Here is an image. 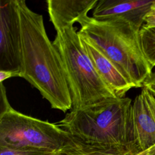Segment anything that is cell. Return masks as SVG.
<instances>
[{
    "label": "cell",
    "mask_w": 155,
    "mask_h": 155,
    "mask_svg": "<svg viewBox=\"0 0 155 155\" xmlns=\"http://www.w3.org/2000/svg\"><path fill=\"white\" fill-rule=\"evenodd\" d=\"M21 29L20 78L36 88L52 108L66 112L72 108L71 94L60 54L45 31L42 15L25 1L17 0Z\"/></svg>",
    "instance_id": "obj_1"
},
{
    "label": "cell",
    "mask_w": 155,
    "mask_h": 155,
    "mask_svg": "<svg viewBox=\"0 0 155 155\" xmlns=\"http://www.w3.org/2000/svg\"><path fill=\"white\" fill-rule=\"evenodd\" d=\"M131 99L126 97L108 99L82 109L71 110L57 124L82 143L128 147L138 151L131 141Z\"/></svg>",
    "instance_id": "obj_2"
},
{
    "label": "cell",
    "mask_w": 155,
    "mask_h": 155,
    "mask_svg": "<svg viewBox=\"0 0 155 155\" xmlns=\"http://www.w3.org/2000/svg\"><path fill=\"white\" fill-rule=\"evenodd\" d=\"M78 31L109 59L135 88L142 87L153 67L141 48L139 30L120 20H97L88 15L78 21Z\"/></svg>",
    "instance_id": "obj_3"
},
{
    "label": "cell",
    "mask_w": 155,
    "mask_h": 155,
    "mask_svg": "<svg viewBox=\"0 0 155 155\" xmlns=\"http://www.w3.org/2000/svg\"><path fill=\"white\" fill-rule=\"evenodd\" d=\"M53 43L58 49L71 94V110L117 98L96 73L77 31L70 25L58 31Z\"/></svg>",
    "instance_id": "obj_4"
},
{
    "label": "cell",
    "mask_w": 155,
    "mask_h": 155,
    "mask_svg": "<svg viewBox=\"0 0 155 155\" xmlns=\"http://www.w3.org/2000/svg\"><path fill=\"white\" fill-rule=\"evenodd\" d=\"M71 139L57 124L24 114L12 107L0 115V147L62 151Z\"/></svg>",
    "instance_id": "obj_5"
},
{
    "label": "cell",
    "mask_w": 155,
    "mask_h": 155,
    "mask_svg": "<svg viewBox=\"0 0 155 155\" xmlns=\"http://www.w3.org/2000/svg\"><path fill=\"white\" fill-rule=\"evenodd\" d=\"M21 29L17 0H0V70L20 77Z\"/></svg>",
    "instance_id": "obj_6"
},
{
    "label": "cell",
    "mask_w": 155,
    "mask_h": 155,
    "mask_svg": "<svg viewBox=\"0 0 155 155\" xmlns=\"http://www.w3.org/2000/svg\"><path fill=\"white\" fill-rule=\"evenodd\" d=\"M130 127L132 144L139 152L155 145V96L145 87L132 102Z\"/></svg>",
    "instance_id": "obj_7"
},
{
    "label": "cell",
    "mask_w": 155,
    "mask_h": 155,
    "mask_svg": "<svg viewBox=\"0 0 155 155\" xmlns=\"http://www.w3.org/2000/svg\"><path fill=\"white\" fill-rule=\"evenodd\" d=\"M154 3L155 0H98L92 17L101 21L123 20L140 30Z\"/></svg>",
    "instance_id": "obj_8"
},
{
    "label": "cell",
    "mask_w": 155,
    "mask_h": 155,
    "mask_svg": "<svg viewBox=\"0 0 155 155\" xmlns=\"http://www.w3.org/2000/svg\"><path fill=\"white\" fill-rule=\"evenodd\" d=\"M79 36L96 73L117 98L124 97L129 90L135 88L116 65L86 38L80 35Z\"/></svg>",
    "instance_id": "obj_9"
},
{
    "label": "cell",
    "mask_w": 155,
    "mask_h": 155,
    "mask_svg": "<svg viewBox=\"0 0 155 155\" xmlns=\"http://www.w3.org/2000/svg\"><path fill=\"white\" fill-rule=\"evenodd\" d=\"M98 0H47L50 20L56 31L78 22L81 18L87 16Z\"/></svg>",
    "instance_id": "obj_10"
},
{
    "label": "cell",
    "mask_w": 155,
    "mask_h": 155,
    "mask_svg": "<svg viewBox=\"0 0 155 155\" xmlns=\"http://www.w3.org/2000/svg\"><path fill=\"white\" fill-rule=\"evenodd\" d=\"M72 137V136H71ZM139 152L128 147H105L86 144L72 137L62 155H134Z\"/></svg>",
    "instance_id": "obj_11"
},
{
    "label": "cell",
    "mask_w": 155,
    "mask_h": 155,
    "mask_svg": "<svg viewBox=\"0 0 155 155\" xmlns=\"http://www.w3.org/2000/svg\"><path fill=\"white\" fill-rule=\"evenodd\" d=\"M139 35L143 53L153 68L155 66V27H142Z\"/></svg>",
    "instance_id": "obj_12"
},
{
    "label": "cell",
    "mask_w": 155,
    "mask_h": 155,
    "mask_svg": "<svg viewBox=\"0 0 155 155\" xmlns=\"http://www.w3.org/2000/svg\"><path fill=\"white\" fill-rule=\"evenodd\" d=\"M0 155H62V151L36 148H7L0 147Z\"/></svg>",
    "instance_id": "obj_13"
},
{
    "label": "cell",
    "mask_w": 155,
    "mask_h": 155,
    "mask_svg": "<svg viewBox=\"0 0 155 155\" xmlns=\"http://www.w3.org/2000/svg\"><path fill=\"white\" fill-rule=\"evenodd\" d=\"M0 115H1L12 107L7 99L6 90L3 82H0Z\"/></svg>",
    "instance_id": "obj_14"
},
{
    "label": "cell",
    "mask_w": 155,
    "mask_h": 155,
    "mask_svg": "<svg viewBox=\"0 0 155 155\" xmlns=\"http://www.w3.org/2000/svg\"><path fill=\"white\" fill-rule=\"evenodd\" d=\"M142 27H155V3L151 6L148 12L146 15L144 19V22Z\"/></svg>",
    "instance_id": "obj_15"
},
{
    "label": "cell",
    "mask_w": 155,
    "mask_h": 155,
    "mask_svg": "<svg viewBox=\"0 0 155 155\" xmlns=\"http://www.w3.org/2000/svg\"><path fill=\"white\" fill-rule=\"evenodd\" d=\"M142 87L148 89L155 96V70L152 71L144 81Z\"/></svg>",
    "instance_id": "obj_16"
},
{
    "label": "cell",
    "mask_w": 155,
    "mask_h": 155,
    "mask_svg": "<svg viewBox=\"0 0 155 155\" xmlns=\"http://www.w3.org/2000/svg\"><path fill=\"white\" fill-rule=\"evenodd\" d=\"M12 77H17V75L12 71L0 70V82H3L7 79Z\"/></svg>",
    "instance_id": "obj_17"
},
{
    "label": "cell",
    "mask_w": 155,
    "mask_h": 155,
    "mask_svg": "<svg viewBox=\"0 0 155 155\" xmlns=\"http://www.w3.org/2000/svg\"><path fill=\"white\" fill-rule=\"evenodd\" d=\"M155 151V145L153 146L152 147L150 148L149 149L143 151H140L134 155H153V153Z\"/></svg>",
    "instance_id": "obj_18"
},
{
    "label": "cell",
    "mask_w": 155,
    "mask_h": 155,
    "mask_svg": "<svg viewBox=\"0 0 155 155\" xmlns=\"http://www.w3.org/2000/svg\"><path fill=\"white\" fill-rule=\"evenodd\" d=\"M153 155H155V151L153 153Z\"/></svg>",
    "instance_id": "obj_19"
}]
</instances>
